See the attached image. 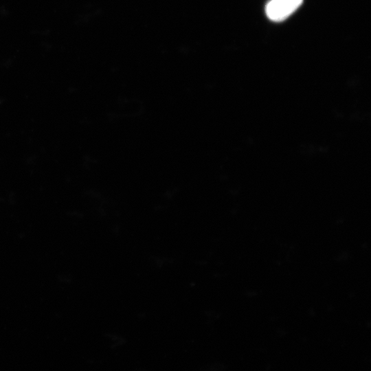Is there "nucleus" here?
<instances>
[{
	"label": "nucleus",
	"mask_w": 371,
	"mask_h": 371,
	"mask_svg": "<svg viewBox=\"0 0 371 371\" xmlns=\"http://www.w3.org/2000/svg\"><path fill=\"white\" fill-rule=\"evenodd\" d=\"M303 0H271L266 5L267 17L273 21H282L292 14Z\"/></svg>",
	"instance_id": "1"
}]
</instances>
